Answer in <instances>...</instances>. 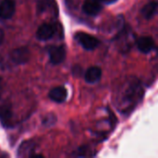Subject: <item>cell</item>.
<instances>
[{"instance_id":"cell-1","label":"cell","mask_w":158,"mask_h":158,"mask_svg":"<svg viewBox=\"0 0 158 158\" xmlns=\"http://www.w3.org/2000/svg\"><path fill=\"white\" fill-rule=\"evenodd\" d=\"M144 94L143 86L137 79H131L126 83L119 93L118 99V108L122 112H130L143 99Z\"/></svg>"},{"instance_id":"cell-2","label":"cell","mask_w":158,"mask_h":158,"mask_svg":"<svg viewBox=\"0 0 158 158\" xmlns=\"http://www.w3.org/2000/svg\"><path fill=\"white\" fill-rule=\"evenodd\" d=\"M74 38L85 50H89V51L95 49L100 44L99 40L95 36L83 31L77 32L74 35Z\"/></svg>"},{"instance_id":"cell-3","label":"cell","mask_w":158,"mask_h":158,"mask_svg":"<svg viewBox=\"0 0 158 158\" xmlns=\"http://www.w3.org/2000/svg\"><path fill=\"white\" fill-rule=\"evenodd\" d=\"M50 62L54 65L61 64L66 58V50L62 45H54L48 48Z\"/></svg>"},{"instance_id":"cell-4","label":"cell","mask_w":158,"mask_h":158,"mask_svg":"<svg viewBox=\"0 0 158 158\" xmlns=\"http://www.w3.org/2000/svg\"><path fill=\"white\" fill-rule=\"evenodd\" d=\"M56 26L52 23H44L42 24L37 31H36V37L40 41H47L54 37L56 34Z\"/></svg>"},{"instance_id":"cell-5","label":"cell","mask_w":158,"mask_h":158,"mask_svg":"<svg viewBox=\"0 0 158 158\" xmlns=\"http://www.w3.org/2000/svg\"><path fill=\"white\" fill-rule=\"evenodd\" d=\"M10 58L15 64H25L30 59V51L27 47H19L14 49L10 54Z\"/></svg>"},{"instance_id":"cell-6","label":"cell","mask_w":158,"mask_h":158,"mask_svg":"<svg viewBox=\"0 0 158 158\" xmlns=\"http://www.w3.org/2000/svg\"><path fill=\"white\" fill-rule=\"evenodd\" d=\"M103 9V3L98 0H85L82 10L88 16H96Z\"/></svg>"},{"instance_id":"cell-7","label":"cell","mask_w":158,"mask_h":158,"mask_svg":"<svg viewBox=\"0 0 158 158\" xmlns=\"http://www.w3.org/2000/svg\"><path fill=\"white\" fill-rule=\"evenodd\" d=\"M137 47L142 53L148 54L156 48V44L152 37L142 36L137 40Z\"/></svg>"},{"instance_id":"cell-8","label":"cell","mask_w":158,"mask_h":158,"mask_svg":"<svg viewBox=\"0 0 158 158\" xmlns=\"http://www.w3.org/2000/svg\"><path fill=\"white\" fill-rule=\"evenodd\" d=\"M102 77V69L97 66L88 68L84 73V80L89 84H94L100 81Z\"/></svg>"},{"instance_id":"cell-9","label":"cell","mask_w":158,"mask_h":158,"mask_svg":"<svg viewBox=\"0 0 158 158\" xmlns=\"http://www.w3.org/2000/svg\"><path fill=\"white\" fill-rule=\"evenodd\" d=\"M15 2L13 0H3L0 4V18L4 19H10L15 12Z\"/></svg>"},{"instance_id":"cell-10","label":"cell","mask_w":158,"mask_h":158,"mask_svg":"<svg viewBox=\"0 0 158 158\" xmlns=\"http://www.w3.org/2000/svg\"><path fill=\"white\" fill-rule=\"evenodd\" d=\"M68 97V91L63 86H57L53 88L49 92V98L56 103H63Z\"/></svg>"},{"instance_id":"cell-11","label":"cell","mask_w":158,"mask_h":158,"mask_svg":"<svg viewBox=\"0 0 158 158\" xmlns=\"http://www.w3.org/2000/svg\"><path fill=\"white\" fill-rule=\"evenodd\" d=\"M12 120V112L7 105H0V122L5 127H9Z\"/></svg>"},{"instance_id":"cell-12","label":"cell","mask_w":158,"mask_h":158,"mask_svg":"<svg viewBox=\"0 0 158 158\" xmlns=\"http://www.w3.org/2000/svg\"><path fill=\"white\" fill-rule=\"evenodd\" d=\"M158 7V3L156 1H150L148 2L143 8H142V15L144 19H149L153 18V16L156 14V9Z\"/></svg>"},{"instance_id":"cell-13","label":"cell","mask_w":158,"mask_h":158,"mask_svg":"<svg viewBox=\"0 0 158 158\" xmlns=\"http://www.w3.org/2000/svg\"><path fill=\"white\" fill-rule=\"evenodd\" d=\"M34 145V143L31 141H26L22 143L18 149V156H31Z\"/></svg>"},{"instance_id":"cell-14","label":"cell","mask_w":158,"mask_h":158,"mask_svg":"<svg viewBox=\"0 0 158 158\" xmlns=\"http://www.w3.org/2000/svg\"><path fill=\"white\" fill-rule=\"evenodd\" d=\"M56 6L55 0H39L37 8L39 11H45L48 7H53Z\"/></svg>"},{"instance_id":"cell-15","label":"cell","mask_w":158,"mask_h":158,"mask_svg":"<svg viewBox=\"0 0 158 158\" xmlns=\"http://www.w3.org/2000/svg\"><path fill=\"white\" fill-rule=\"evenodd\" d=\"M80 72H81V68H80V67H75L74 69H73V73L75 74V75H80Z\"/></svg>"},{"instance_id":"cell-16","label":"cell","mask_w":158,"mask_h":158,"mask_svg":"<svg viewBox=\"0 0 158 158\" xmlns=\"http://www.w3.org/2000/svg\"><path fill=\"white\" fill-rule=\"evenodd\" d=\"M4 37H5V34H4V31L0 29V44L3 43L4 41Z\"/></svg>"},{"instance_id":"cell-17","label":"cell","mask_w":158,"mask_h":158,"mask_svg":"<svg viewBox=\"0 0 158 158\" xmlns=\"http://www.w3.org/2000/svg\"><path fill=\"white\" fill-rule=\"evenodd\" d=\"M2 92H3V81H2V79L0 78V97H1Z\"/></svg>"},{"instance_id":"cell-18","label":"cell","mask_w":158,"mask_h":158,"mask_svg":"<svg viewBox=\"0 0 158 158\" xmlns=\"http://www.w3.org/2000/svg\"><path fill=\"white\" fill-rule=\"evenodd\" d=\"M98 1H100V2H102V3H104V2H106V1H107V0H98Z\"/></svg>"}]
</instances>
